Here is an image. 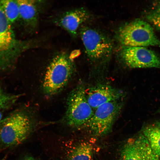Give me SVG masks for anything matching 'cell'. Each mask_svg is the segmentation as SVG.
<instances>
[{
  "label": "cell",
  "mask_w": 160,
  "mask_h": 160,
  "mask_svg": "<svg viewBox=\"0 0 160 160\" xmlns=\"http://www.w3.org/2000/svg\"><path fill=\"white\" fill-rule=\"evenodd\" d=\"M117 38L122 46L160 47V40L156 36L152 27L148 22L137 19L121 26Z\"/></svg>",
  "instance_id": "6da1fadb"
},
{
  "label": "cell",
  "mask_w": 160,
  "mask_h": 160,
  "mask_svg": "<svg viewBox=\"0 0 160 160\" xmlns=\"http://www.w3.org/2000/svg\"><path fill=\"white\" fill-rule=\"evenodd\" d=\"M73 70V63L67 54L63 52L55 56L45 75L43 84L44 92L52 96L60 92L67 84Z\"/></svg>",
  "instance_id": "7a4b0ae2"
},
{
  "label": "cell",
  "mask_w": 160,
  "mask_h": 160,
  "mask_svg": "<svg viewBox=\"0 0 160 160\" xmlns=\"http://www.w3.org/2000/svg\"><path fill=\"white\" fill-rule=\"evenodd\" d=\"M32 122L24 112L13 113L2 120L0 124V142L6 147L17 145L28 137Z\"/></svg>",
  "instance_id": "3957f363"
},
{
  "label": "cell",
  "mask_w": 160,
  "mask_h": 160,
  "mask_svg": "<svg viewBox=\"0 0 160 160\" xmlns=\"http://www.w3.org/2000/svg\"><path fill=\"white\" fill-rule=\"evenodd\" d=\"M85 90L84 85L79 84L68 95L65 120L70 126H85L94 114V111L87 99Z\"/></svg>",
  "instance_id": "277c9868"
},
{
  "label": "cell",
  "mask_w": 160,
  "mask_h": 160,
  "mask_svg": "<svg viewBox=\"0 0 160 160\" xmlns=\"http://www.w3.org/2000/svg\"><path fill=\"white\" fill-rule=\"evenodd\" d=\"M0 2V70L11 67L22 50Z\"/></svg>",
  "instance_id": "5b68a950"
},
{
  "label": "cell",
  "mask_w": 160,
  "mask_h": 160,
  "mask_svg": "<svg viewBox=\"0 0 160 160\" xmlns=\"http://www.w3.org/2000/svg\"><path fill=\"white\" fill-rule=\"evenodd\" d=\"M80 35L87 55L95 63L108 60L112 54L113 45L107 36L95 29L83 28Z\"/></svg>",
  "instance_id": "8992f818"
},
{
  "label": "cell",
  "mask_w": 160,
  "mask_h": 160,
  "mask_svg": "<svg viewBox=\"0 0 160 160\" xmlns=\"http://www.w3.org/2000/svg\"><path fill=\"white\" fill-rule=\"evenodd\" d=\"M123 106L120 100L102 105L95 110L94 114L85 125L94 135L101 136L111 130Z\"/></svg>",
  "instance_id": "52a82bcc"
},
{
  "label": "cell",
  "mask_w": 160,
  "mask_h": 160,
  "mask_svg": "<svg viewBox=\"0 0 160 160\" xmlns=\"http://www.w3.org/2000/svg\"><path fill=\"white\" fill-rule=\"evenodd\" d=\"M119 55L123 62L129 68H160V57L146 47L122 46Z\"/></svg>",
  "instance_id": "ba28073f"
},
{
  "label": "cell",
  "mask_w": 160,
  "mask_h": 160,
  "mask_svg": "<svg viewBox=\"0 0 160 160\" xmlns=\"http://www.w3.org/2000/svg\"><path fill=\"white\" fill-rule=\"evenodd\" d=\"M121 160H160L143 134L129 139L124 145Z\"/></svg>",
  "instance_id": "9c48e42d"
},
{
  "label": "cell",
  "mask_w": 160,
  "mask_h": 160,
  "mask_svg": "<svg viewBox=\"0 0 160 160\" xmlns=\"http://www.w3.org/2000/svg\"><path fill=\"white\" fill-rule=\"evenodd\" d=\"M85 93L88 103L94 110L107 103L120 100L124 95L121 90L103 84L85 89Z\"/></svg>",
  "instance_id": "30bf717a"
},
{
  "label": "cell",
  "mask_w": 160,
  "mask_h": 160,
  "mask_svg": "<svg viewBox=\"0 0 160 160\" xmlns=\"http://www.w3.org/2000/svg\"><path fill=\"white\" fill-rule=\"evenodd\" d=\"M90 17L89 12L84 8H81L65 13L57 22L59 26L75 36L80 25L87 21Z\"/></svg>",
  "instance_id": "8fae6325"
},
{
  "label": "cell",
  "mask_w": 160,
  "mask_h": 160,
  "mask_svg": "<svg viewBox=\"0 0 160 160\" xmlns=\"http://www.w3.org/2000/svg\"><path fill=\"white\" fill-rule=\"evenodd\" d=\"M20 18L27 27L35 28L37 24L39 13L38 4L35 0H18Z\"/></svg>",
  "instance_id": "7c38bea8"
},
{
  "label": "cell",
  "mask_w": 160,
  "mask_h": 160,
  "mask_svg": "<svg viewBox=\"0 0 160 160\" xmlns=\"http://www.w3.org/2000/svg\"><path fill=\"white\" fill-rule=\"evenodd\" d=\"M143 135L148 141L155 154L160 157V120L146 126Z\"/></svg>",
  "instance_id": "4fadbf2b"
},
{
  "label": "cell",
  "mask_w": 160,
  "mask_h": 160,
  "mask_svg": "<svg viewBox=\"0 0 160 160\" xmlns=\"http://www.w3.org/2000/svg\"><path fill=\"white\" fill-rule=\"evenodd\" d=\"M93 147L88 142H83L77 145L72 151L68 160H92Z\"/></svg>",
  "instance_id": "5bb4252c"
},
{
  "label": "cell",
  "mask_w": 160,
  "mask_h": 160,
  "mask_svg": "<svg viewBox=\"0 0 160 160\" xmlns=\"http://www.w3.org/2000/svg\"><path fill=\"white\" fill-rule=\"evenodd\" d=\"M0 2L4 15L10 23H14L20 18L17 0H1Z\"/></svg>",
  "instance_id": "9a60e30c"
},
{
  "label": "cell",
  "mask_w": 160,
  "mask_h": 160,
  "mask_svg": "<svg viewBox=\"0 0 160 160\" xmlns=\"http://www.w3.org/2000/svg\"><path fill=\"white\" fill-rule=\"evenodd\" d=\"M147 20L160 31V1L153 2L151 8L146 14Z\"/></svg>",
  "instance_id": "2e32d148"
},
{
  "label": "cell",
  "mask_w": 160,
  "mask_h": 160,
  "mask_svg": "<svg viewBox=\"0 0 160 160\" xmlns=\"http://www.w3.org/2000/svg\"><path fill=\"white\" fill-rule=\"evenodd\" d=\"M18 95L5 92L0 87V109H6L11 106L19 98Z\"/></svg>",
  "instance_id": "e0dca14e"
},
{
  "label": "cell",
  "mask_w": 160,
  "mask_h": 160,
  "mask_svg": "<svg viewBox=\"0 0 160 160\" xmlns=\"http://www.w3.org/2000/svg\"><path fill=\"white\" fill-rule=\"evenodd\" d=\"M23 160H36L34 158L31 157H27L24 159Z\"/></svg>",
  "instance_id": "ac0fdd59"
},
{
  "label": "cell",
  "mask_w": 160,
  "mask_h": 160,
  "mask_svg": "<svg viewBox=\"0 0 160 160\" xmlns=\"http://www.w3.org/2000/svg\"><path fill=\"white\" fill-rule=\"evenodd\" d=\"M2 118V114L1 113V112H0V124L2 120H1Z\"/></svg>",
  "instance_id": "d6986e66"
}]
</instances>
